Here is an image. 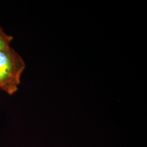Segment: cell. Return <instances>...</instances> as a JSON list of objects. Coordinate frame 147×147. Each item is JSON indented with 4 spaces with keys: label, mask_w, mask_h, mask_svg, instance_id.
Listing matches in <instances>:
<instances>
[{
    "label": "cell",
    "mask_w": 147,
    "mask_h": 147,
    "mask_svg": "<svg viewBox=\"0 0 147 147\" xmlns=\"http://www.w3.org/2000/svg\"><path fill=\"white\" fill-rule=\"evenodd\" d=\"M25 69L23 59L13 48L0 51V89L10 95L15 93Z\"/></svg>",
    "instance_id": "6da1fadb"
},
{
    "label": "cell",
    "mask_w": 147,
    "mask_h": 147,
    "mask_svg": "<svg viewBox=\"0 0 147 147\" xmlns=\"http://www.w3.org/2000/svg\"><path fill=\"white\" fill-rule=\"evenodd\" d=\"M13 40V37L7 34L0 27V51L10 47V44Z\"/></svg>",
    "instance_id": "7a4b0ae2"
}]
</instances>
